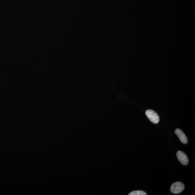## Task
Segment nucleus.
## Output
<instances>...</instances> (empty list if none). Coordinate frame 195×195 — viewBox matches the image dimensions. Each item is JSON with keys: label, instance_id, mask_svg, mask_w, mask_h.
<instances>
[{"label": "nucleus", "instance_id": "4", "mask_svg": "<svg viewBox=\"0 0 195 195\" xmlns=\"http://www.w3.org/2000/svg\"><path fill=\"white\" fill-rule=\"evenodd\" d=\"M175 133L182 143L185 144H187L188 142L187 137L181 130L179 129H176Z\"/></svg>", "mask_w": 195, "mask_h": 195}, {"label": "nucleus", "instance_id": "5", "mask_svg": "<svg viewBox=\"0 0 195 195\" xmlns=\"http://www.w3.org/2000/svg\"><path fill=\"white\" fill-rule=\"evenodd\" d=\"M129 195H147L145 192L141 190H135L130 193Z\"/></svg>", "mask_w": 195, "mask_h": 195}, {"label": "nucleus", "instance_id": "3", "mask_svg": "<svg viewBox=\"0 0 195 195\" xmlns=\"http://www.w3.org/2000/svg\"><path fill=\"white\" fill-rule=\"evenodd\" d=\"M177 156L178 160L182 165H188L189 163L188 158L184 152L181 151H178L177 153Z\"/></svg>", "mask_w": 195, "mask_h": 195}, {"label": "nucleus", "instance_id": "1", "mask_svg": "<svg viewBox=\"0 0 195 195\" xmlns=\"http://www.w3.org/2000/svg\"><path fill=\"white\" fill-rule=\"evenodd\" d=\"M184 189H185V186L182 182H177L172 184L170 190L171 192L173 193L177 194L183 191Z\"/></svg>", "mask_w": 195, "mask_h": 195}, {"label": "nucleus", "instance_id": "2", "mask_svg": "<svg viewBox=\"0 0 195 195\" xmlns=\"http://www.w3.org/2000/svg\"><path fill=\"white\" fill-rule=\"evenodd\" d=\"M146 115L151 122L154 124H158L160 120L159 116L155 111L152 110H147Z\"/></svg>", "mask_w": 195, "mask_h": 195}]
</instances>
